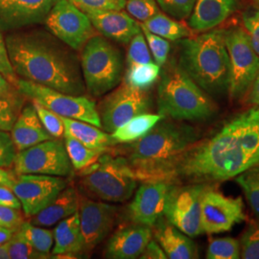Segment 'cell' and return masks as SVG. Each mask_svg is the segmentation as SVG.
<instances>
[{
    "label": "cell",
    "instance_id": "obj_29",
    "mask_svg": "<svg viewBox=\"0 0 259 259\" xmlns=\"http://www.w3.org/2000/svg\"><path fill=\"white\" fill-rule=\"evenodd\" d=\"M159 75L160 66L154 62L128 65L124 76V83L134 89L147 91L157 82Z\"/></svg>",
    "mask_w": 259,
    "mask_h": 259
},
{
    "label": "cell",
    "instance_id": "obj_7",
    "mask_svg": "<svg viewBox=\"0 0 259 259\" xmlns=\"http://www.w3.org/2000/svg\"><path fill=\"white\" fill-rule=\"evenodd\" d=\"M80 62L85 90L94 97L110 93L120 83L123 56L107 37L93 35L82 48Z\"/></svg>",
    "mask_w": 259,
    "mask_h": 259
},
{
    "label": "cell",
    "instance_id": "obj_16",
    "mask_svg": "<svg viewBox=\"0 0 259 259\" xmlns=\"http://www.w3.org/2000/svg\"><path fill=\"white\" fill-rule=\"evenodd\" d=\"M79 219L84 251L93 250L111 232L116 220V207L79 196Z\"/></svg>",
    "mask_w": 259,
    "mask_h": 259
},
{
    "label": "cell",
    "instance_id": "obj_53",
    "mask_svg": "<svg viewBox=\"0 0 259 259\" xmlns=\"http://www.w3.org/2000/svg\"><path fill=\"white\" fill-rule=\"evenodd\" d=\"M0 259H9V255L7 253V250L5 249L4 245L0 246Z\"/></svg>",
    "mask_w": 259,
    "mask_h": 259
},
{
    "label": "cell",
    "instance_id": "obj_20",
    "mask_svg": "<svg viewBox=\"0 0 259 259\" xmlns=\"http://www.w3.org/2000/svg\"><path fill=\"white\" fill-rule=\"evenodd\" d=\"M94 29L102 36L120 44H129L139 32V22L122 10L95 11L85 13Z\"/></svg>",
    "mask_w": 259,
    "mask_h": 259
},
{
    "label": "cell",
    "instance_id": "obj_47",
    "mask_svg": "<svg viewBox=\"0 0 259 259\" xmlns=\"http://www.w3.org/2000/svg\"><path fill=\"white\" fill-rule=\"evenodd\" d=\"M0 205L21 209L19 198L10 186L0 185Z\"/></svg>",
    "mask_w": 259,
    "mask_h": 259
},
{
    "label": "cell",
    "instance_id": "obj_39",
    "mask_svg": "<svg viewBox=\"0 0 259 259\" xmlns=\"http://www.w3.org/2000/svg\"><path fill=\"white\" fill-rule=\"evenodd\" d=\"M141 31L146 38L149 49L154 57L155 63L160 67L165 65L168 60V56L170 53V48H171L168 39L151 33L147 29L142 26H141Z\"/></svg>",
    "mask_w": 259,
    "mask_h": 259
},
{
    "label": "cell",
    "instance_id": "obj_17",
    "mask_svg": "<svg viewBox=\"0 0 259 259\" xmlns=\"http://www.w3.org/2000/svg\"><path fill=\"white\" fill-rule=\"evenodd\" d=\"M172 185L167 181L143 182L127 209L132 223L153 227L164 214L167 195Z\"/></svg>",
    "mask_w": 259,
    "mask_h": 259
},
{
    "label": "cell",
    "instance_id": "obj_21",
    "mask_svg": "<svg viewBox=\"0 0 259 259\" xmlns=\"http://www.w3.org/2000/svg\"><path fill=\"white\" fill-rule=\"evenodd\" d=\"M155 240L164 250L167 258L194 259L199 257L198 248L190 236L181 232L162 216L152 227Z\"/></svg>",
    "mask_w": 259,
    "mask_h": 259
},
{
    "label": "cell",
    "instance_id": "obj_45",
    "mask_svg": "<svg viewBox=\"0 0 259 259\" xmlns=\"http://www.w3.org/2000/svg\"><path fill=\"white\" fill-rule=\"evenodd\" d=\"M24 218L20 209L0 205V227L18 231Z\"/></svg>",
    "mask_w": 259,
    "mask_h": 259
},
{
    "label": "cell",
    "instance_id": "obj_14",
    "mask_svg": "<svg viewBox=\"0 0 259 259\" xmlns=\"http://www.w3.org/2000/svg\"><path fill=\"white\" fill-rule=\"evenodd\" d=\"M67 186L64 177L39 174H15L11 188L19 198L21 208L31 218L50 204Z\"/></svg>",
    "mask_w": 259,
    "mask_h": 259
},
{
    "label": "cell",
    "instance_id": "obj_3",
    "mask_svg": "<svg viewBox=\"0 0 259 259\" xmlns=\"http://www.w3.org/2000/svg\"><path fill=\"white\" fill-rule=\"evenodd\" d=\"M199 139L197 128L164 117L144 137L123 144L115 153L126 158L139 181L170 182L179 159Z\"/></svg>",
    "mask_w": 259,
    "mask_h": 259
},
{
    "label": "cell",
    "instance_id": "obj_22",
    "mask_svg": "<svg viewBox=\"0 0 259 259\" xmlns=\"http://www.w3.org/2000/svg\"><path fill=\"white\" fill-rule=\"evenodd\" d=\"M236 7V0H196L188 25L195 32L212 30L233 14Z\"/></svg>",
    "mask_w": 259,
    "mask_h": 259
},
{
    "label": "cell",
    "instance_id": "obj_48",
    "mask_svg": "<svg viewBox=\"0 0 259 259\" xmlns=\"http://www.w3.org/2000/svg\"><path fill=\"white\" fill-rule=\"evenodd\" d=\"M139 258L166 259L167 256L164 250H162V248L159 246L157 241L151 239L146 248L142 251Z\"/></svg>",
    "mask_w": 259,
    "mask_h": 259
},
{
    "label": "cell",
    "instance_id": "obj_43",
    "mask_svg": "<svg viewBox=\"0 0 259 259\" xmlns=\"http://www.w3.org/2000/svg\"><path fill=\"white\" fill-rule=\"evenodd\" d=\"M17 153L10 132L0 131V167L7 169L13 166Z\"/></svg>",
    "mask_w": 259,
    "mask_h": 259
},
{
    "label": "cell",
    "instance_id": "obj_18",
    "mask_svg": "<svg viewBox=\"0 0 259 259\" xmlns=\"http://www.w3.org/2000/svg\"><path fill=\"white\" fill-rule=\"evenodd\" d=\"M59 0H0V32L45 23Z\"/></svg>",
    "mask_w": 259,
    "mask_h": 259
},
{
    "label": "cell",
    "instance_id": "obj_40",
    "mask_svg": "<svg viewBox=\"0 0 259 259\" xmlns=\"http://www.w3.org/2000/svg\"><path fill=\"white\" fill-rule=\"evenodd\" d=\"M125 9L131 17L140 22H145L160 12L156 0H126Z\"/></svg>",
    "mask_w": 259,
    "mask_h": 259
},
{
    "label": "cell",
    "instance_id": "obj_37",
    "mask_svg": "<svg viewBox=\"0 0 259 259\" xmlns=\"http://www.w3.org/2000/svg\"><path fill=\"white\" fill-rule=\"evenodd\" d=\"M32 104L37 111L39 120L47 132L50 134V136L55 139L64 138L65 127H64L63 121L61 119L60 115H58V114H56L55 112L45 108L44 106H41L38 103L33 102Z\"/></svg>",
    "mask_w": 259,
    "mask_h": 259
},
{
    "label": "cell",
    "instance_id": "obj_19",
    "mask_svg": "<svg viewBox=\"0 0 259 259\" xmlns=\"http://www.w3.org/2000/svg\"><path fill=\"white\" fill-rule=\"evenodd\" d=\"M153 237L152 227L134 224L113 233L107 244L105 257L111 259L139 258Z\"/></svg>",
    "mask_w": 259,
    "mask_h": 259
},
{
    "label": "cell",
    "instance_id": "obj_12",
    "mask_svg": "<svg viewBox=\"0 0 259 259\" xmlns=\"http://www.w3.org/2000/svg\"><path fill=\"white\" fill-rule=\"evenodd\" d=\"M48 31L76 51L94 35L91 19L69 0H59L45 21Z\"/></svg>",
    "mask_w": 259,
    "mask_h": 259
},
{
    "label": "cell",
    "instance_id": "obj_33",
    "mask_svg": "<svg viewBox=\"0 0 259 259\" xmlns=\"http://www.w3.org/2000/svg\"><path fill=\"white\" fill-rule=\"evenodd\" d=\"M240 241L232 237H222L210 239L207 250V259L240 258Z\"/></svg>",
    "mask_w": 259,
    "mask_h": 259
},
{
    "label": "cell",
    "instance_id": "obj_42",
    "mask_svg": "<svg viewBox=\"0 0 259 259\" xmlns=\"http://www.w3.org/2000/svg\"><path fill=\"white\" fill-rule=\"evenodd\" d=\"M77 8L83 13L95 11H111L123 10L126 0H69Z\"/></svg>",
    "mask_w": 259,
    "mask_h": 259
},
{
    "label": "cell",
    "instance_id": "obj_2",
    "mask_svg": "<svg viewBox=\"0 0 259 259\" xmlns=\"http://www.w3.org/2000/svg\"><path fill=\"white\" fill-rule=\"evenodd\" d=\"M5 41L11 64L20 79L70 95L87 92L76 50L49 31H14Z\"/></svg>",
    "mask_w": 259,
    "mask_h": 259
},
{
    "label": "cell",
    "instance_id": "obj_5",
    "mask_svg": "<svg viewBox=\"0 0 259 259\" xmlns=\"http://www.w3.org/2000/svg\"><path fill=\"white\" fill-rule=\"evenodd\" d=\"M157 109L163 117L178 121H204L213 117L218 107L177 65L163 70L157 88Z\"/></svg>",
    "mask_w": 259,
    "mask_h": 259
},
{
    "label": "cell",
    "instance_id": "obj_41",
    "mask_svg": "<svg viewBox=\"0 0 259 259\" xmlns=\"http://www.w3.org/2000/svg\"><path fill=\"white\" fill-rule=\"evenodd\" d=\"M159 9L167 16L183 20L187 19L194 8L196 0H156Z\"/></svg>",
    "mask_w": 259,
    "mask_h": 259
},
{
    "label": "cell",
    "instance_id": "obj_31",
    "mask_svg": "<svg viewBox=\"0 0 259 259\" xmlns=\"http://www.w3.org/2000/svg\"><path fill=\"white\" fill-rule=\"evenodd\" d=\"M65 148L68 157L74 167V170L82 171L84 168L93 164L104 152L87 147L81 141L75 139L69 134H64Z\"/></svg>",
    "mask_w": 259,
    "mask_h": 259
},
{
    "label": "cell",
    "instance_id": "obj_30",
    "mask_svg": "<svg viewBox=\"0 0 259 259\" xmlns=\"http://www.w3.org/2000/svg\"><path fill=\"white\" fill-rule=\"evenodd\" d=\"M19 232L34 249L46 254L49 258L51 257V250L54 245L53 231L35 226L30 221H24L19 227Z\"/></svg>",
    "mask_w": 259,
    "mask_h": 259
},
{
    "label": "cell",
    "instance_id": "obj_1",
    "mask_svg": "<svg viewBox=\"0 0 259 259\" xmlns=\"http://www.w3.org/2000/svg\"><path fill=\"white\" fill-rule=\"evenodd\" d=\"M259 165V108L226 121L210 137L198 140L179 159L170 182L221 183Z\"/></svg>",
    "mask_w": 259,
    "mask_h": 259
},
{
    "label": "cell",
    "instance_id": "obj_24",
    "mask_svg": "<svg viewBox=\"0 0 259 259\" xmlns=\"http://www.w3.org/2000/svg\"><path fill=\"white\" fill-rule=\"evenodd\" d=\"M54 232V245L51 256L55 258H76L84 251L83 235L81 232L79 213L76 211L71 216L57 224Z\"/></svg>",
    "mask_w": 259,
    "mask_h": 259
},
{
    "label": "cell",
    "instance_id": "obj_54",
    "mask_svg": "<svg viewBox=\"0 0 259 259\" xmlns=\"http://www.w3.org/2000/svg\"><path fill=\"white\" fill-rule=\"evenodd\" d=\"M254 2V4L256 5V7L259 9V0H252Z\"/></svg>",
    "mask_w": 259,
    "mask_h": 259
},
{
    "label": "cell",
    "instance_id": "obj_11",
    "mask_svg": "<svg viewBox=\"0 0 259 259\" xmlns=\"http://www.w3.org/2000/svg\"><path fill=\"white\" fill-rule=\"evenodd\" d=\"M206 184L173 185L167 195L164 214L168 222L191 238L202 232V198Z\"/></svg>",
    "mask_w": 259,
    "mask_h": 259
},
{
    "label": "cell",
    "instance_id": "obj_49",
    "mask_svg": "<svg viewBox=\"0 0 259 259\" xmlns=\"http://www.w3.org/2000/svg\"><path fill=\"white\" fill-rule=\"evenodd\" d=\"M19 93V90L5 76L0 74V99L13 97Z\"/></svg>",
    "mask_w": 259,
    "mask_h": 259
},
{
    "label": "cell",
    "instance_id": "obj_44",
    "mask_svg": "<svg viewBox=\"0 0 259 259\" xmlns=\"http://www.w3.org/2000/svg\"><path fill=\"white\" fill-rule=\"evenodd\" d=\"M243 23L250 37V44L259 56V10H250L243 14Z\"/></svg>",
    "mask_w": 259,
    "mask_h": 259
},
{
    "label": "cell",
    "instance_id": "obj_13",
    "mask_svg": "<svg viewBox=\"0 0 259 259\" xmlns=\"http://www.w3.org/2000/svg\"><path fill=\"white\" fill-rule=\"evenodd\" d=\"M150 97L146 91L134 89L124 83L103 100L97 111L102 129L111 134L121 125L150 109Z\"/></svg>",
    "mask_w": 259,
    "mask_h": 259
},
{
    "label": "cell",
    "instance_id": "obj_8",
    "mask_svg": "<svg viewBox=\"0 0 259 259\" xmlns=\"http://www.w3.org/2000/svg\"><path fill=\"white\" fill-rule=\"evenodd\" d=\"M15 87L32 102L40 104L60 116L84 121L102 128L95 103L83 95L66 94L20 78L16 81Z\"/></svg>",
    "mask_w": 259,
    "mask_h": 259
},
{
    "label": "cell",
    "instance_id": "obj_23",
    "mask_svg": "<svg viewBox=\"0 0 259 259\" xmlns=\"http://www.w3.org/2000/svg\"><path fill=\"white\" fill-rule=\"evenodd\" d=\"M10 134L18 152L53 139L41 124L33 104L22 107Z\"/></svg>",
    "mask_w": 259,
    "mask_h": 259
},
{
    "label": "cell",
    "instance_id": "obj_25",
    "mask_svg": "<svg viewBox=\"0 0 259 259\" xmlns=\"http://www.w3.org/2000/svg\"><path fill=\"white\" fill-rule=\"evenodd\" d=\"M79 207V195L75 187L67 185L44 209L30 218V223L42 228H51L71 216Z\"/></svg>",
    "mask_w": 259,
    "mask_h": 259
},
{
    "label": "cell",
    "instance_id": "obj_35",
    "mask_svg": "<svg viewBox=\"0 0 259 259\" xmlns=\"http://www.w3.org/2000/svg\"><path fill=\"white\" fill-rule=\"evenodd\" d=\"M24 96L19 93L16 96L0 99V131L10 132L23 107Z\"/></svg>",
    "mask_w": 259,
    "mask_h": 259
},
{
    "label": "cell",
    "instance_id": "obj_26",
    "mask_svg": "<svg viewBox=\"0 0 259 259\" xmlns=\"http://www.w3.org/2000/svg\"><path fill=\"white\" fill-rule=\"evenodd\" d=\"M63 121L65 132L81 141L87 147L106 152L118 144L111 134L103 131L91 123L60 116Z\"/></svg>",
    "mask_w": 259,
    "mask_h": 259
},
{
    "label": "cell",
    "instance_id": "obj_52",
    "mask_svg": "<svg viewBox=\"0 0 259 259\" xmlns=\"http://www.w3.org/2000/svg\"><path fill=\"white\" fill-rule=\"evenodd\" d=\"M16 231L10 230L7 228H2L0 227V246L4 245L5 243H7L11 239V237L13 236L14 232Z\"/></svg>",
    "mask_w": 259,
    "mask_h": 259
},
{
    "label": "cell",
    "instance_id": "obj_32",
    "mask_svg": "<svg viewBox=\"0 0 259 259\" xmlns=\"http://www.w3.org/2000/svg\"><path fill=\"white\" fill-rule=\"evenodd\" d=\"M235 182L242 188L251 211L259 220V165L235 177Z\"/></svg>",
    "mask_w": 259,
    "mask_h": 259
},
{
    "label": "cell",
    "instance_id": "obj_10",
    "mask_svg": "<svg viewBox=\"0 0 259 259\" xmlns=\"http://www.w3.org/2000/svg\"><path fill=\"white\" fill-rule=\"evenodd\" d=\"M12 167L17 175L39 174L65 178L74 172L65 141L55 138L19 151Z\"/></svg>",
    "mask_w": 259,
    "mask_h": 259
},
{
    "label": "cell",
    "instance_id": "obj_9",
    "mask_svg": "<svg viewBox=\"0 0 259 259\" xmlns=\"http://www.w3.org/2000/svg\"><path fill=\"white\" fill-rule=\"evenodd\" d=\"M225 44L230 59L228 93L232 100H239L250 91L259 73V56L250 44L246 30L233 27L224 30Z\"/></svg>",
    "mask_w": 259,
    "mask_h": 259
},
{
    "label": "cell",
    "instance_id": "obj_6",
    "mask_svg": "<svg viewBox=\"0 0 259 259\" xmlns=\"http://www.w3.org/2000/svg\"><path fill=\"white\" fill-rule=\"evenodd\" d=\"M138 179L126 158L104 152L93 164L82 170L83 188L105 202L122 203L134 194Z\"/></svg>",
    "mask_w": 259,
    "mask_h": 259
},
{
    "label": "cell",
    "instance_id": "obj_36",
    "mask_svg": "<svg viewBox=\"0 0 259 259\" xmlns=\"http://www.w3.org/2000/svg\"><path fill=\"white\" fill-rule=\"evenodd\" d=\"M152 62L153 60L146 38L141 31L130 41L129 50L127 54V66L137 64H148Z\"/></svg>",
    "mask_w": 259,
    "mask_h": 259
},
{
    "label": "cell",
    "instance_id": "obj_46",
    "mask_svg": "<svg viewBox=\"0 0 259 259\" xmlns=\"http://www.w3.org/2000/svg\"><path fill=\"white\" fill-rule=\"evenodd\" d=\"M0 74L5 76L14 85L19 78L11 64L6 41L2 36V32H0Z\"/></svg>",
    "mask_w": 259,
    "mask_h": 259
},
{
    "label": "cell",
    "instance_id": "obj_50",
    "mask_svg": "<svg viewBox=\"0 0 259 259\" xmlns=\"http://www.w3.org/2000/svg\"><path fill=\"white\" fill-rule=\"evenodd\" d=\"M250 96H249V102L253 106L259 108V73L253 83L250 87Z\"/></svg>",
    "mask_w": 259,
    "mask_h": 259
},
{
    "label": "cell",
    "instance_id": "obj_51",
    "mask_svg": "<svg viewBox=\"0 0 259 259\" xmlns=\"http://www.w3.org/2000/svg\"><path fill=\"white\" fill-rule=\"evenodd\" d=\"M15 178V173L6 170V168L0 167V185H6V186H12L13 181Z\"/></svg>",
    "mask_w": 259,
    "mask_h": 259
},
{
    "label": "cell",
    "instance_id": "obj_4",
    "mask_svg": "<svg viewBox=\"0 0 259 259\" xmlns=\"http://www.w3.org/2000/svg\"><path fill=\"white\" fill-rule=\"evenodd\" d=\"M179 65L208 95H222L230 84V59L224 30L206 31L178 42Z\"/></svg>",
    "mask_w": 259,
    "mask_h": 259
},
{
    "label": "cell",
    "instance_id": "obj_28",
    "mask_svg": "<svg viewBox=\"0 0 259 259\" xmlns=\"http://www.w3.org/2000/svg\"><path fill=\"white\" fill-rule=\"evenodd\" d=\"M140 25L155 35L173 41L191 37L192 35L191 30L185 24L160 12Z\"/></svg>",
    "mask_w": 259,
    "mask_h": 259
},
{
    "label": "cell",
    "instance_id": "obj_38",
    "mask_svg": "<svg viewBox=\"0 0 259 259\" xmlns=\"http://www.w3.org/2000/svg\"><path fill=\"white\" fill-rule=\"evenodd\" d=\"M240 257L259 259V220L252 222L242 235Z\"/></svg>",
    "mask_w": 259,
    "mask_h": 259
},
{
    "label": "cell",
    "instance_id": "obj_34",
    "mask_svg": "<svg viewBox=\"0 0 259 259\" xmlns=\"http://www.w3.org/2000/svg\"><path fill=\"white\" fill-rule=\"evenodd\" d=\"M9 259H46L47 255L34 249L18 231L14 232L7 243L4 244Z\"/></svg>",
    "mask_w": 259,
    "mask_h": 259
},
{
    "label": "cell",
    "instance_id": "obj_15",
    "mask_svg": "<svg viewBox=\"0 0 259 259\" xmlns=\"http://www.w3.org/2000/svg\"><path fill=\"white\" fill-rule=\"evenodd\" d=\"M246 220L242 197H228L210 185L202 198V232L218 234L230 232L232 228Z\"/></svg>",
    "mask_w": 259,
    "mask_h": 259
},
{
    "label": "cell",
    "instance_id": "obj_27",
    "mask_svg": "<svg viewBox=\"0 0 259 259\" xmlns=\"http://www.w3.org/2000/svg\"><path fill=\"white\" fill-rule=\"evenodd\" d=\"M162 118L159 113H140L112 132L111 137L119 144L132 143L144 137Z\"/></svg>",
    "mask_w": 259,
    "mask_h": 259
}]
</instances>
